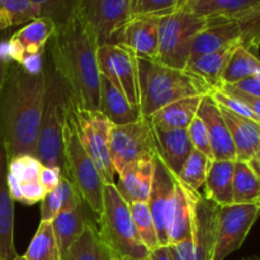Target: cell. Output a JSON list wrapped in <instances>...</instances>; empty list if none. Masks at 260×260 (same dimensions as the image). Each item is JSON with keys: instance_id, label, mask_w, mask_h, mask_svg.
Returning a JSON list of instances; mask_svg holds the SVG:
<instances>
[{"instance_id": "obj_1", "label": "cell", "mask_w": 260, "mask_h": 260, "mask_svg": "<svg viewBox=\"0 0 260 260\" xmlns=\"http://www.w3.org/2000/svg\"><path fill=\"white\" fill-rule=\"evenodd\" d=\"M50 43L53 71L65 85L74 106L98 111L99 43L93 28L76 13L65 24L56 27Z\"/></svg>"}, {"instance_id": "obj_2", "label": "cell", "mask_w": 260, "mask_h": 260, "mask_svg": "<svg viewBox=\"0 0 260 260\" xmlns=\"http://www.w3.org/2000/svg\"><path fill=\"white\" fill-rule=\"evenodd\" d=\"M47 90V73L30 74L20 65L8 69L0 102V139L8 160L36 156V144Z\"/></svg>"}, {"instance_id": "obj_3", "label": "cell", "mask_w": 260, "mask_h": 260, "mask_svg": "<svg viewBox=\"0 0 260 260\" xmlns=\"http://www.w3.org/2000/svg\"><path fill=\"white\" fill-rule=\"evenodd\" d=\"M140 112L151 117L175 101L207 95L212 88L203 79L188 70L170 68L157 61L137 57Z\"/></svg>"}, {"instance_id": "obj_4", "label": "cell", "mask_w": 260, "mask_h": 260, "mask_svg": "<svg viewBox=\"0 0 260 260\" xmlns=\"http://www.w3.org/2000/svg\"><path fill=\"white\" fill-rule=\"evenodd\" d=\"M62 142V175H65L75 185L84 202L88 205L91 212L98 218L101 216L102 210H103L104 183L95 164L81 144L78 129H76L74 107L70 98H69V94L65 107V114H63Z\"/></svg>"}, {"instance_id": "obj_5", "label": "cell", "mask_w": 260, "mask_h": 260, "mask_svg": "<svg viewBox=\"0 0 260 260\" xmlns=\"http://www.w3.org/2000/svg\"><path fill=\"white\" fill-rule=\"evenodd\" d=\"M98 234L113 258L142 259L150 251L136 230L128 203L123 200L116 183L104 184L103 210L98 217Z\"/></svg>"}, {"instance_id": "obj_6", "label": "cell", "mask_w": 260, "mask_h": 260, "mask_svg": "<svg viewBox=\"0 0 260 260\" xmlns=\"http://www.w3.org/2000/svg\"><path fill=\"white\" fill-rule=\"evenodd\" d=\"M236 46H244L259 52L260 5L230 17L208 18L206 28L193 41L190 60Z\"/></svg>"}, {"instance_id": "obj_7", "label": "cell", "mask_w": 260, "mask_h": 260, "mask_svg": "<svg viewBox=\"0 0 260 260\" xmlns=\"http://www.w3.org/2000/svg\"><path fill=\"white\" fill-rule=\"evenodd\" d=\"M68 91L55 71L47 74V90L36 144V157L45 167L60 168L63 172V114Z\"/></svg>"}, {"instance_id": "obj_8", "label": "cell", "mask_w": 260, "mask_h": 260, "mask_svg": "<svg viewBox=\"0 0 260 260\" xmlns=\"http://www.w3.org/2000/svg\"><path fill=\"white\" fill-rule=\"evenodd\" d=\"M207 25V19L178 9L160 19L157 62L185 70L190 61L193 41Z\"/></svg>"}, {"instance_id": "obj_9", "label": "cell", "mask_w": 260, "mask_h": 260, "mask_svg": "<svg viewBox=\"0 0 260 260\" xmlns=\"http://www.w3.org/2000/svg\"><path fill=\"white\" fill-rule=\"evenodd\" d=\"M193 217L190 234L182 243L169 245L174 260H212L218 211L221 206L202 193H192Z\"/></svg>"}, {"instance_id": "obj_10", "label": "cell", "mask_w": 260, "mask_h": 260, "mask_svg": "<svg viewBox=\"0 0 260 260\" xmlns=\"http://www.w3.org/2000/svg\"><path fill=\"white\" fill-rule=\"evenodd\" d=\"M109 155L116 173L127 165L157 156L154 126L149 117L122 126H112L109 136Z\"/></svg>"}, {"instance_id": "obj_11", "label": "cell", "mask_w": 260, "mask_h": 260, "mask_svg": "<svg viewBox=\"0 0 260 260\" xmlns=\"http://www.w3.org/2000/svg\"><path fill=\"white\" fill-rule=\"evenodd\" d=\"M73 107L76 129L83 147L95 164L104 184H112L116 177L109 155V136L113 124L99 111L76 108L74 104Z\"/></svg>"}, {"instance_id": "obj_12", "label": "cell", "mask_w": 260, "mask_h": 260, "mask_svg": "<svg viewBox=\"0 0 260 260\" xmlns=\"http://www.w3.org/2000/svg\"><path fill=\"white\" fill-rule=\"evenodd\" d=\"M260 216V205L221 206L212 260H225L239 250Z\"/></svg>"}, {"instance_id": "obj_13", "label": "cell", "mask_w": 260, "mask_h": 260, "mask_svg": "<svg viewBox=\"0 0 260 260\" xmlns=\"http://www.w3.org/2000/svg\"><path fill=\"white\" fill-rule=\"evenodd\" d=\"M78 13L93 28L99 46L118 45L131 19V0H83Z\"/></svg>"}, {"instance_id": "obj_14", "label": "cell", "mask_w": 260, "mask_h": 260, "mask_svg": "<svg viewBox=\"0 0 260 260\" xmlns=\"http://www.w3.org/2000/svg\"><path fill=\"white\" fill-rule=\"evenodd\" d=\"M98 63L101 75L121 90L132 106L140 108L139 70L134 51L121 43L99 46Z\"/></svg>"}, {"instance_id": "obj_15", "label": "cell", "mask_w": 260, "mask_h": 260, "mask_svg": "<svg viewBox=\"0 0 260 260\" xmlns=\"http://www.w3.org/2000/svg\"><path fill=\"white\" fill-rule=\"evenodd\" d=\"M56 30V24L48 18H36L15 30L8 38V55L13 63L19 65L27 56L43 55L46 45Z\"/></svg>"}, {"instance_id": "obj_16", "label": "cell", "mask_w": 260, "mask_h": 260, "mask_svg": "<svg viewBox=\"0 0 260 260\" xmlns=\"http://www.w3.org/2000/svg\"><path fill=\"white\" fill-rule=\"evenodd\" d=\"M197 116L202 119L210 137L215 161H236V151L230 131L221 114L218 104L211 94L202 96Z\"/></svg>"}, {"instance_id": "obj_17", "label": "cell", "mask_w": 260, "mask_h": 260, "mask_svg": "<svg viewBox=\"0 0 260 260\" xmlns=\"http://www.w3.org/2000/svg\"><path fill=\"white\" fill-rule=\"evenodd\" d=\"M177 184V178L167 168V165L156 156L155 159V174L152 182L151 192L147 200L160 246H168L167 240V216L169 211L170 202L173 200Z\"/></svg>"}, {"instance_id": "obj_18", "label": "cell", "mask_w": 260, "mask_h": 260, "mask_svg": "<svg viewBox=\"0 0 260 260\" xmlns=\"http://www.w3.org/2000/svg\"><path fill=\"white\" fill-rule=\"evenodd\" d=\"M162 18V17H161ZM160 17H131L121 35V45L127 46L137 57L156 61L159 50Z\"/></svg>"}, {"instance_id": "obj_19", "label": "cell", "mask_w": 260, "mask_h": 260, "mask_svg": "<svg viewBox=\"0 0 260 260\" xmlns=\"http://www.w3.org/2000/svg\"><path fill=\"white\" fill-rule=\"evenodd\" d=\"M7 175V149L0 139V260L18 256L14 246V201L10 197Z\"/></svg>"}, {"instance_id": "obj_20", "label": "cell", "mask_w": 260, "mask_h": 260, "mask_svg": "<svg viewBox=\"0 0 260 260\" xmlns=\"http://www.w3.org/2000/svg\"><path fill=\"white\" fill-rule=\"evenodd\" d=\"M154 126V124H152ZM159 159L178 178L185 160L194 150L187 129H162L154 126Z\"/></svg>"}, {"instance_id": "obj_21", "label": "cell", "mask_w": 260, "mask_h": 260, "mask_svg": "<svg viewBox=\"0 0 260 260\" xmlns=\"http://www.w3.org/2000/svg\"><path fill=\"white\" fill-rule=\"evenodd\" d=\"M155 159L134 162L118 173L116 187L127 203L147 202L154 182Z\"/></svg>"}, {"instance_id": "obj_22", "label": "cell", "mask_w": 260, "mask_h": 260, "mask_svg": "<svg viewBox=\"0 0 260 260\" xmlns=\"http://www.w3.org/2000/svg\"><path fill=\"white\" fill-rule=\"evenodd\" d=\"M192 193L177 179L174 196L167 216L168 246L182 243L189 236L193 217Z\"/></svg>"}, {"instance_id": "obj_23", "label": "cell", "mask_w": 260, "mask_h": 260, "mask_svg": "<svg viewBox=\"0 0 260 260\" xmlns=\"http://www.w3.org/2000/svg\"><path fill=\"white\" fill-rule=\"evenodd\" d=\"M230 131L236 151V160L251 161L260 144V123L241 117L218 106Z\"/></svg>"}, {"instance_id": "obj_24", "label": "cell", "mask_w": 260, "mask_h": 260, "mask_svg": "<svg viewBox=\"0 0 260 260\" xmlns=\"http://www.w3.org/2000/svg\"><path fill=\"white\" fill-rule=\"evenodd\" d=\"M98 111L113 126L132 123L139 121L142 117L140 108L132 106L127 101L124 94L103 75H101V83H99Z\"/></svg>"}, {"instance_id": "obj_25", "label": "cell", "mask_w": 260, "mask_h": 260, "mask_svg": "<svg viewBox=\"0 0 260 260\" xmlns=\"http://www.w3.org/2000/svg\"><path fill=\"white\" fill-rule=\"evenodd\" d=\"M202 96H189L175 101L149 117L155 127L162 129H187L197 117Z\"/></svg>"}, {"instance_id": "obj_26", "label": "cell", "mask_w": 260, "mask_h": 260, "mask_svg": "<svg viewBox=\"0 0 260 260\" xmlns=\"http://www.w3.org/2000/svg\"><path fill=\"white\" fill-rule=\"evenodd\" d=\"M234 161H211L202 193L218 206L233 205Z\"/></svg>"}, {"instance_id": "obj_27", "label": "cell", "mask_w": 260, "mask_h": 260, "mask_svg": "<svg viewBox=\"0 0 260 260\" xmlns=\"http://www.w3.org/2000/svg\"><path fill=\"white\" fill-rule=\"evenodd\" d=\"M113 256L101 240L98 228L90 221L84 225L79 238L71 244L61 260H112Z\"/></svg>"}, {"instance_id": "obj_28", "label": "cell", "mask_w": 260, "mask_h": 260, "mask_svg": "<svg viewBox=\"0 0 260 260\" xmlns=\"http://www.w3.org/2000/svg\"><path fill=\"white\" fill-rule=\"evenodd\" d=\"M85 208H89L88 205L85 202H81L74 210L60 212L52 221V229L58 249H60L61 258L70 248L71 244L79 238L84 225L89 221L85 217Z\"/></svg>"}, {"instance_id": "obj_29", "label": "cell", "mask_w": 260, "mask_h": 260, "mask_svg": "<svg viewBox=\"0 0 260 260\" xmlns=\"http://www.w3.org/2000/svg\"><path fill=\"white\" fill-rule=\"evenodd\" d=\"M233 203L260 205V177L250 162L234 161Z\"/></svg>"}, {"instance_id": "obj_30", "label": "cell", "mask_w": 260, "mask_h": 260, "mask_svg": "<svg viewBox=\"0 0 260 260\" xmlns=\"http://www.w3.org/2000/svg\"><path fill=\"white\" fill-rule=\"evenodd\" d=\"M258 5H260V0H184L180 8L208 19L230 17L253 9Z\"/></svg>"}, {"instance_id": "obj_31", "label": "cell", "mask_w": 260, "mask_h": 260, "mask_svg": "<svg viewBox=\"0 0 260 260\" xmlns=\"http://www.w3.org/2000/svg\"><path fill=\"white\" fill-rule=\"evenodd\" d=\"M234 48L235 47L222 48L215 52L198 56L190 60L185 70L200 76L212 89H217L221 85V76L230 60Z\"/></svg>"}, {"instance_id": "obj_32", "label": "cell", "mask_w": 260, "mask_h": 260, "mask_svg": "<svg viewBox=\"0 0 260 260\" xmlns=\"http://www.w3.org/2000/svg\"><path fill=\"white\" fill-rule=\"evenodd\" d=\"M260 70L259 52L236 46L221 76V85H234Z\"/></svg>"}, {"instance_id": "obj_33", "label": "cell", "mask_w": 260, "mask_h": 260, "mask_svg": "<svg viewBox=\"0 0 260 260\" xmlns=\"http://www.w3.org/2000/svg\"><path fill=\"white\" fill-rule=\"evenodd\" d=\"M27 260H61L52 222L40 221L37 231L24 254Z\"/></svg>"}, {"instance_id": "obj_34", "label": "cell", "mask_w": 260, "mask_h": 260, "mask_svg": "<svg viewBox=\"0 0 260 260\" xmlns=\"http://www.w3.org/2000/svg\"><path fill=\"white\" fill-rule=\"evenodd\" d=\"M38 18L32 0H0V32Z\"/></svg>"}, {"instance_id": "obj_35", "label": "cell", "mask_w": 260, "mask_h": 260, "mask_svg": "<svg viewBox=\"0 0 260 260\" xmlns=\"http://www.w3.org/2000/svg\"><path fill=\"white\" fill-rule=\"evenodd\" d=\"M210 162L211 160L202 152L193 150L178 175V182L190 192L201 193L200 189L205 185Z\"/></svg>"}, {"instance_id": "obj_36", "label": "cell", "mask_w": 260, "mask_h": 260, "mask_svg": "<svg viewBox=\"0 0 260 260\" xmlns=\"http://www.w3.org/2000/svg\"><path fill=\"white\" fill-rule=\"evenodd\" d=\"M129 212L134 220L136 230L141 238L142 243L146 246L147 250L152 251L159 248V238H157L156 228H155L154 218L150 211L147 202H131L128 203Z\"/></svg>"}, {"instance_id": "obj_37", "label": "cell", "mask_w": 260, "mask_h": 260, "mask_svg": "<svg viewBox=\"0 0 260 260\" xmlns=\"http://www.w3.org/2000/svg\"><path fill=\"white\" fill-rule=\"evenodd\" d=\"M83 0H32L38 18H48L58 25L65 24L79 12Z\"/></svg>"}, {"instance_id": "obj_38", "label": "cell", "mask_w": 260, "mask_h": 260, "mask_svg": "<svg viewBox=\"0 0 260 260\" xmlns=\"http://www.w3.org/2000/svg\"><path fill=\"white\" fill-rule=\"evenodd\" d=\"M184 0H131V17H165L179 9Z\"/></svg>"}, {"instance_id": "obj_39", "label": "cell", "mask_w": 260, "mask_h": 260, "mask_svg": "<svg viewBox=\"0 0 260 260\" xmlns=\"http://www.w3.org/2000/svg\"><path fill=\"white\" fill-rule=\"evenodd\" d=\"M41 164L40 160L32 155H19L8 160V174L12 175L19 184L38 180Z\"/></svg>"}, {"instance_id": "obj_40", "label": "cell", "mask_w": 260, "mask_h": 260, "mask_svg": "<svg viewBox=\"0 0 260 260\" xmlns=\"http://www.w3.org/2000/svg\"><path fill=\"white\" fill-rule=\"evenodd\" d=\"M187 131L194 150L202 152L206 157H208L211 161H213V154L212 149H211L210 137H208L207 129H206V126L202 122V119L198 116L196 117L192 123L189 124V127L187 128Z\"/></svg>"}, {"instance_id": "obj_41", "label": "cell", "mask_w": 260, "mask_h": 260, "mask_svg": "<svg viewBox=\"0 0 260 260\" xmlns=\"http://www.w3.org/2000/svg\"><path fill=\"white\" fill-rule=\"evenodd\" d=\"M210 94L211 96L215 99V102L218 104V106L223 107V108L229 109V111L234 112V113L239 114V116L245 117V118H249L251 119V121H255L259 123L258 118H256L255 114L251 112V109L249 108L246 104H244L243 102L239 101V99L223 93V91L220 90V89H212Z\"/></svg>"}, {"instance_id": "obj_42", "label": "cell", "mask_w": 260, "mask_h": 260, "mask_svg": "<svg viewBox=\"0 0 260 260\" xmlns=\"http://www.w3.org/2000/svg\"><path fill=\"white\" fill-rule=\"evenodd\" d=\"M61 194L58 188L52 192L47 193L42 201H41V221L52 222L56 216L61 211Z\"/></svg>"}, {"instance_id": "obj_43", "label": "cell", "mask_w": 260, "mask_h": 260, "mask_svg": "<svg viewBox=\"0 0 260 260\" xmlns=\"http://www.w3.org/2000/svg\"><path fill=\"white\" fill-rule=\"evenodd\" d=\"M217 89H220V90H222L223 93L229 94V95L234 96V98L239 99V101L243 102L244 104H246V106L251 109V112L255 114L260 123V98L259 96L245 93V91L240 90V89L235 88V86L233 85H220Z\"/></svg>"}, {"instance_id": "obj_44", "label": "cell", "mask_w": 260, "mask_h": 260, "mask_svg": "<svg viewBox=\"0 0 260 260\" xmlns=\"http://www.w3.org/2000/svg\"><path fill=\"white\" fill-rule=\"evenodd\" d=\"M47 192L38 180H32L20 184V201L25 205H35L45 198Z\"/></svg>"}, {"instance_id": "obj_45", "label": "cell", "mask_w": 260, "mask_h": 260, "mask_svg": "<svg viewBox=\"0 0 260 260\" xmlns=\"http://www.w3.org/2000/svg\"><path fill=\"white\" fill-rule=\"evenodd\" d=\"M61 178H62V170L60 168L45 167V165H42L40 177H38V182L42 184L46 192L50 193L58 187Z\"/></svg>"}, {"instance_id": "obj_46", "label": "cell", "mask_w": 260, "mask_h": 260, "mask_svg": "<svg viewBox=\"0 0 260 260\" xmlns=\"http://www.w3.org/2000/svg\"><path fill=\"white\" fill-rule=\"evenodd\" d=\"M233 86L245 91V93H249L251 95L259 96L260 98V70L256 74H254V75L234 84Z\"/></svg>"}, {"instance_id": "obj_47", "label": "cell", "mask_w": 260, "mask_h": 260, "mask_svg": "<svg viewBox=\"0 0 260 260\" xmlns=\"http://www.w3.org/2000/svg\"><path fill=\"white\" fill-rule=\"evenodd\" d=\"M149 256L150 260H174L168 246H159L155 250L150 251Z\"/></svg>"}, {"instance_id": "obj_48", "label": "cell", "mask_w": 260, "mask_h": 260, "mask_svg": "<svg viewBox=\"0 0 260 260\" xmlns=\"http://www.w3.org/2000/svg\"><path fill=\"white\" fill-rule=\"evenodd\" d=\"M10 63L5 62L4 60L0 58V102H2V95H3V89H4L5 79H7L8 69H9Z\"/></svg>"}, {"instance_id": "obj_49", "label": "cell", "mask_w": 260, "mask_h": 260, "mask_svg": "<svg viewBox=\"0 0 260 260\" xmlns=\"http://www.w3.org/2000/svg\"><path fill=\"white\" fill-rule=\"evenodd\" d=\"M249 162H250V165L253 167V169L255 170L256 173H258L259 177H260V144H259L258 150H256L255 156H254V159L251 160V161H249Z\"/></svg>"}, {"instance_id": "obj_50", "label": "cell", "mask_w": 260, "mask_h": 260, "mask_svg": "<svg viewBox=\"0 0 260 260\" xmlns=\"http://www.w3.org/2000/svg\"><path fill=\"white\" fill-rule=\"evenodd\" d=\"M112 260H150V256H146V258L142 259H131V258H113Z\"/></svg>"}, {"instance_id": "obj_51", "label": "cell", "mask_w": 260, "mask_h": 260, "mask_svg": "<svg viewBox=\"0 0 260 260\" xmlns=\"http://www.w3.org/2000/svg\"><path fill=\"white\" fill-rule=\"evenodd\" d=\"M244 260H260V256H249V258H246Z\"/></svg>"}, {"instance_id": "obj_52", "label": "cell", "mask_w": 260, "mask_h": 260, "mask_svg": "<svg viewBox=\"0 0 260 260\" xmlns=\"http://www.w3.org/2000/svg\"><path fill=\"white\" fill-rule=\"evenodd\" d=\"M13 260H27V259H25V256H24V255H23V256L18 255L17 258H15V259H13Z\"/></svg>"}]
</instances>
